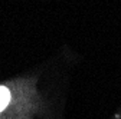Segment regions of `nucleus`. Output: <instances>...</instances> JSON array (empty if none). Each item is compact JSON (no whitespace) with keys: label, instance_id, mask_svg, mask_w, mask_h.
I'll list each match as a JSON object with an SVG mask.
<instances>
[{"label":"nucleus","instance_id":"f257e3e1","mask_svg":"<svg viewBox=\"0 0 121 119\" xmlns=\"http://www.w3.org/2000/svg\"><path fill=\"white\" fill-rule=\"evenodd\" d=\"M10 102V92L4 86H0V112H2Z\"/></svg>","mask_w":121,"mask_h":119}]
</instances>
